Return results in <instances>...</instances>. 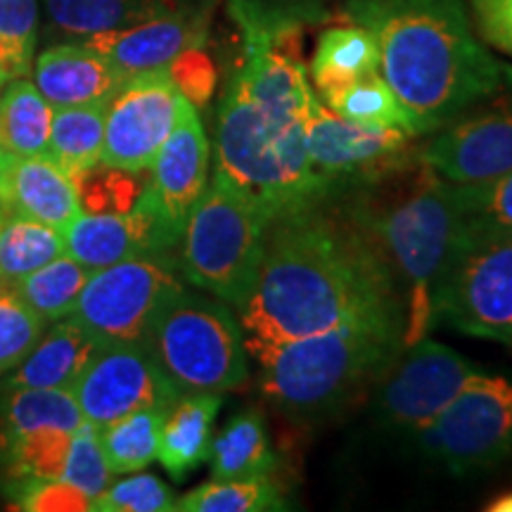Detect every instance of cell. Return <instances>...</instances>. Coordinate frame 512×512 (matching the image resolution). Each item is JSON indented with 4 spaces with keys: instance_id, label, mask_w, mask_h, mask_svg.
<instances>
[{
    "instance_id": "cell-1",
    "label": "cell",
    "mask_w": 512,
    "mask_h": 512,
    "mask_svg": "<svg viewBox=\"0 0 512 512\" xmlns=\"http://www.w3.org/2000/svg\"><path fill=\"white\" fill-rule=\"evenodd\" d=\"M375 316L406 318L399 283L337 195L268 223L259 273L238 309L249 354Z\"/></svg>"
},
{
    "instance_id": "cell-2",
    "label": "cell",
    "mask_w": 512,
    "mask_h": 512,
    "mask_svg": "<svg viewBox=\"0 0 512 512\" xmlns=\"http://www.w3.org/2000/svg\"><path fill=\"white\" fill-rule=\"evenodd\" d=\"M337 15L373 34L380 74L418 136L512 91V67L477 36L465 0H342Z\"/></svg>"
},
{
    "instance_id": "cell-3",
    "label": "cell",
    "mask_w": 512,
    "mask_h": 512,
    "mask_svg": "<svg viewBox=\"0 0 512 512\" xmlns=\"http://www.w3.org/2000/svg\"><path fill=\"white\" fill-rule=\"evenodd\" d=\"M337 197L387 259L403 297L406 347L418 342L432 328L434 294L467 242L456 183L415 155Z\"/></svg>"
},
{
    "instance_id": "cell-4",
    "label": "cell",
    "mask_w": 512,
    "mask_h": 512,
    "mask_svg": "<svg viewBox=\"0 0 512 512\" xmlns=\"http://www.w3.org/2000/svg\"><path fill=\"white\" fill-rule=\"evenodd\" d=\"M403 347V316L363 318L290 339L256 356L261 394L292 418H325L377 384Z\"/></svg>"
},
{
    "instance_id": "cell-5",
    "label": "cell",
    "mask_w": 512,
    "mask_h": 512,
    "mask_svg": "<svg viewBox=\"0 0 512 512\" xmlns=\"http://www.w3.org/2000/svg\"><path fill=\"white\" fill-rule=\"evenodd\" d=\"M306 114L309 107L256 100L235 72L223 88L216 124V174L245 188L271 221L330 197L313 174L306 152Z\"/></svg>"
},
{
    "instance_id": "cell-6",
    "label": "cell",
    "mask_w": 512,
    "mask_h": 512,
    "mask_svg": "<svg viewBox=\"0 0 512 512\" xmlns=\"http://www.w3.org/2000/svg\"><path fill=\"white\" fill-rule=\"evenodd\" d=\"M143 344L181 394H226L249 375L238 313L211 294L178 287L159 304Z\"/></svg>"
},
{
    "instance_id": "cell-7",
    "label": "cell",
    "mask_w": 512,
    "mask_h": 512,
    "mask_svg": "<svg viewBox=\"0 0 512 512\" xmlns=\"http://www.w3.org/2000/svg\"><path fill=\"white\" fill-rule=\"evenodd\" d=\"M271 219L245 188L223 174L207 183L181 238V275L235 309L247 302Z\"/></svg>"
},
{
    "instance_id": "cell-8",
    "label": "cell",
    "mask_w": 512,
    "mask_h": 512,
    "mask_svg": "<svg viewBox=\"0 0 512 512\" xmlns=\"http://www.w3.org/2000/svg\"><path fill=\"white\" fill-rule=\"evenodd\" d=\"M451 475L486 472L512 456V380L477 373L413 439Z\"/></svg>"
},
{
    "instance_id": "cell-9",
    "label": "cell",
    "mask_w": 512,
    "mask_h": 512,
    "mask_svg": "<svg viewBox=\"0 0 512 512\" xmlns=\"http://www.w3.org/2000/svg\"><path fill=\"white\" fill-rule=\"evenodd\" d=\"M178 287L183 280L174 254L133 256L91 273L67 318L100 347L143 342L159 304Z\"/></svg>"
},
{
    "instance_id": "cell-10",
    "label": "cell",
    "mask_w": 512,
    "mask_h": 512,
    "mask_svg": "<svg viewBox=\"0 0 512 512\" xmlns=\"http://www.w3.org/2000/svg\"><path fill=\"white\" fill-rule=\"evenodd\" d=\"M512 347V235L467 238L432 302V325Z\"/></svg>"
},
{
    "instance_id": "cell-11",
    "label": "cell",
    "mask_w": 512,
    "mask_h": 512,
    "mask_svg": "<svg viewBox=\"0 0 512 512\" xmlns=\"http://www.w3.org/2000/svg\"><path fill=\"white\" fill-rule=\"evenodd\" d=\"M477 373L482 368L470 358L422 337L403 347L377 380V420L384 430L415 439Z\"/></svg>"
},
{
    "instance_id": "cell-12",
    "label": "cell",
    "mask_w": 512,
    "mask_h": 512,
    "mask_svg": "<svg viewBox=\"0 0 512 512\" xmlns=\"http://www.w3.org/2000/svg\"><path fill=\"white\" fill-rule=\"evenodd\" d=\"M304 133L313 174L330 197L411 162L418 155L413 136L351 124L328 110L318 95L311 98Z\"/></svg>"
},
{
    "instance_id": "cell-13",
    "label": "cell",
    "mask_w": 512,
    "mask_h": 512,
    "mask_svg": "<svg viewBox=\"0 0 512 512\" xmlns=\"http://www.w3.org/2000/svg\"><path fill=\"white\" fill-rule=\"evenodd\" d=\"M72 392L98 432L143 408H171L183 396L143 342L100 347Z\"/></svg>"
},
{
    "instance_id": "cell-14",
    "label": "cell",
    "mask_w": 512,
    "mask_h": 512,
    "mask_svg": "<svg viewBox=\"0 0 512 512\" xmlns=\"http://www.w3.org/2000/svg\"><path fill=\"white\" fill-rule=\"evenodd\" d=\"M183 95L169 69L131 74L107 105L100 162L143 174L174 131Z\"/></svg>"
},
{
    "instance_id": "cell-15",
    "label": "cell",
    "mask_w": 512,
    "mask_h": 512,
    "mask_svg": "<svg viewBox=\"0 0 512 512\" xmlns=\"http://www.w3.org/2000/svg\"><path fill=\"white\" fill-rule=\"evenodd\" d=\"M418 159L456 185L489 183L512 171V95H494L430 133Z\"/></svg>"
},
{
    "instance_id": "cell-16",
    "label": "cell",
    "mask_w": 512,
    "mask_h": 512,
    "mask_svg": "<svg viewBox=\"0 0 512 512\" xmlns=\"http://www.w3.org/2000/svg\"><path fill=\"white\" fill-rule=\"evenodd\" d=\"M143 200L183 238L185 223L209 183V140L197 107L183 100L174 131L159 147Z\"/></svg>"
},
{
    "instance_id": "cell-17",
    "label": "cell",
    "mask_w": 512,
    "mask_h": 512,
    "mask_svg": "<svg viewBox=\"0 0 512 512\" xmlns=\"http://www.w3.org/2000/svg\"><path fill=\"white\" fill-rule=\"evenodd\" d=\"M64 254L95 273L133 256L162 254L181 245V235L140 197L126 214H79L62 228Z\"/></svg>"
},
{
    "instance_id": "cell-18",
    "label": "cell",
    "mask_w": 512,
    "mask_h": 512,
    "mask_svg": "<svg viewBox=\"0 0 512 512\" xmlns=\"http://www.w3.org/2000/svg\"><path fill=\"white\" fill-rule=\"evenodd\" d=\"M209 15L159 17L133 27L100 31L76 38L83 46L98 50L117 64L121 72L140 74L150 69L169 67L171 60L190 48H202L209 36Z\"/></svg>"
},
{
    "instance_id": "cell-19",
    "label": "cell",
    "mask_w": 512,
    "mask_h": 512,
    "mask_svg": "<svg viewBox=\"0 0 512 512\" xmlns=\"http://www.w3.org/2000/svg\"><path fill=\"white\" fill-rule=\"evenodd\" d=\"M0 211L62 230L81 214L72 176L50 155L19 157L0 150Z\"/></svg>"
},
{
    "instance_id": "cell-20",
    "label": "cell",
    "mask_w": 512,
    "mask_h": 512,
    "mask_svg": "<svg viewBox=\"0 0 512 512\" xmlns=\"http://www.w3.org/2000/svg\"><path fill=\"white\" fill-rule=\"evenodd\" d=\"M128 79L117 64L81 41L50 46L34 60V81L53 110L110 102Z\"/></svg>"
},
{
    "instance_id": "cell-21",
    "label": "cell",
    "mask_w": 512,
    "mask_h": 512,
    "mask_svg": "<svg viewBox=\"0 0 512 512\" xmlns=\"http://www.w3.org/2000/svg\"><path fill=\"white\" fill-rule=\"evenodd\" d=\"M216 0H46L50 29L69 41L159 17L214 15Z\"/></svg>"
},
{
    "instance_id": "cell-22",
    "label": "cell",
    "mask_w": 512,
    "mask_h": 512,
    "mask_svg": "<svg viewBox=\"0 0 512 512\" xmlns=\"http://www.w3.org/2000/svg\"><path fill=\"white\" fill-rule=\"evenodd\" d=\"M100 344L72 318L55 320L15 368L8 389H72Z\"/></svg>"
},
{
    "instance_id": "cell-23",
    "label": "cell",
    "mask_w": 512,
    "mask_h": 512,
    "mask_svg": "<svg viewBox=\"0 0 512 512\" xmlns=\"http://www.w3.org/2000/svg\"><path fill=\"white\" fill-rule=\"evenodd\" d=\"M221 403V394H183L166 411L157 460L176 482H183L192 470L207 463Z\"/></svg>"
},
{
    "instance_id": "cell-24",
    "label": "cell",
    "mask_w": 512,
    "mask_h": 512,
    "mask_svg": "<svg viewBox=\"0 0 512 512\" xmlns=\"http://www.w3.org/2000/svg\"><path fill=\"white\" fill-rule=\"evenodd\" d=\"M377 69H380V53L373 34L351 22L325 29L309 64L318 98Z\"/></svg>"
},
{
    "instance_id": "cell-25",
    "label": "cell",
    "mask_w": 512,
    "mask_h": 512,
    "mask_svg": "<svg viewBox=\"0 0 512 512\" xmlns=\"http://www.w3.org/2000/svg\"><path fill=\"white\" fill-rule=\"evenodd\" d=\"M211 479H254L275 470V453L259 411L238 413L209 448Z\"/></svg>"
},
{
    "instance_id": "cell-26",
    "label": "cell",
    "mask_w": 512,
    "mask_h": 512,
    "mask_svg": "<svg viewBox=\"0 0 512 512\" xmlns=\"http://www.w3.org/2000/svg\"><path fill=\"white\" fill-rule=\"evenodd\" d=\"M318 100L351 124L375 128V131H401L420 138L413 117L396 98L392 86L384 81L380 69L358 76L347 86L320 95Z\"/></svg>"
},
{
    "instance_id": "cell-27",
    "label": "cell",
    "mask_w": 512,
    "mask_h": 512,
    "mask_svg": "<svg viewBox=\"0 0 512 512\" xmlns=\"http://www.w3.org/2000/svg\"><path fill=\"white\" fill-rule=\"evenodd\" d=\"M53 107L36 83L17 76L0 93V150L10 155H48Z\"/></svg>"
},
{
    "instance_id": "cell-28",
    "label": "cell",
    "mask_w": 512,
    "mask_h": 512,
    "mask_svg": "<svg viewBox=\"0 0 512 512\" xmlns=\"http://www.w3.org/2000/svg\"><path fill=\"white\" fill-rule=\"evenodd\" d=\"M64 254L62 230L0 211V283L17 285Z\"/></svg>"
},
{
    "instance_id": "cell-29",
    "label": "cell",
    "mask_w": 512,
    "mask_h": 512,
    "mask_svg": "<svg viewBox=\"0 0 512 512\" xmlns=\"http://www.w3.org/2000/svg\"><path fill=\"white\" fill-rule=\"evenodd\" d=\"M110 102L53 110L48 155L69 176L81 174L100 162L105 143V117Z\"/></svg>"
},
{
    "instance_id": "cell-30",
    "label": "cell",
    "mask_w": 512,
    "mask_h": 512,
    "mask_svg": "<svg viewBox=\"0 0 512 512\" xmlns=\"http://www.w3.org/2000/svg\"><path fill=\"white\" fill-rule=\"evenodd\" d=\"M83 422L72 389H8L0 406V441L38 427L76 432Z\"/></svg>"
},
{
    "instance_id": "cell-31",
    "label": "cell",
    "mask_w": 512,
    "mask_h": 512,
    "mask_svg": "<svg viewBox=\"0 0 512 512\" xmlns=\"http://www.w3.org/2000/svg\"><path fill=\"white\" fill-rule=\"evenodd\" d=\"M88 278L91 271L86 266L69 254H62L12 287L46 323H55L72 313Z\"/></svg>"
},
{
    "instance_id": "cell-32",
    "label": "cell",
    "mask_w": 512,
    "mask_h": 512,
    "mask_svg": "<svg viewBox=\"0 0 512 512\" xmlns=\"http://www.w3.org/2000/svg\"><path fill=\"white\" fill-rule=\"evenodd\" d=\"M166 411L169 408H143L98 432L100 446L114 475L145 470L157 458Z\"/></svg>"
},
{
    "instance_id": "cell-33",
    "label": "cell",
    "mask_w": 512,
    "mask_h": 512,
    "mask_svg": "<svg viewBox=\"0 0 512 512\" xmlns=\"http://www.w3.org/2000/svg\"><path fill=\"white\" fill-rule=\"evenodd\" d=\"M72 434L74 432L57 430V427H38V430L0 441V463H3L8 482L60 479Z\"/></svg>"
},
{
    "instance_id": "cell-34",
    "label": "cell",
    "mask_w": 512,
    "mask_h": 512,
    "mask_svg": "<svg viewBox=\"0 0 512 512\" xmlns=\"http://www.w3.org/2000/svg\"><path fill=\"white\" fill-rule=\"evenodd\" d=\"M342 0H228V10L240 31L283 34L325 24L335 17Z\"/></svg>"
},
{
    "instance_id": "cell-35",
    "label": "cell",
    "mask_w": 512,
    "mask_h": 512,
    "mask_svg": "<svg viewBox=\"0 0 512 512\" xmlns=\"http://www.w3.org/2000/svg\"><path fill=\"white\" fill-rule=\"evenodd\" d=\"M181 512H271L287 510L285 498L268 477L214 479L176 501Z\"/></svg>"
},
{
    "instance_id": "cell-36",
    "label": "cell",
    "mask_w": 512,
    "mask_h": 512,
    "mask_svg": "<svg viewBox=\"0 0 512 512\" xmlns=\"http://www.w3.org/2000/svg\"><path fill=\"white\" fill-rule=\"evenodd\" d=\"M136 171L114 169L98 162L72 176L81 214H126L136 207L145 183Z\"/></svg>"
},
{
    "instance_id": "cell-37",
    "label": "cell",
    "mask_w": 512,
    "mask_h": 512,
    "mask_svg": "<svg viewBox=\"0 0 512 512\" xmlns=\"http://www.w3.org/2000/svg\"><path fill=\"white\" fill-rule=\"evenodd\" d=\"M467 238L512 235V171L489 183L456 185Z\"/></svg>"
},
{
    "instance_id": "cell-38",
    "label": "cell",
    "mask_w": 512,
    "mask_h": 512,
    "mask_svg": "<svg viewBox=\"0 0 512 512\" xmlns=\"http://www.w3.org/2000/svg\"><path fill=\"white\" fill-rule=\"evenodd\" d=\"M46 320L12 285L0 283V377L15 370L46 332Z\"/></svg>"
},
{
    "instance_id": "cell-39",
    "label": "cell",
    "mask_w": 512,
    "mask_h": 512,
    "mask_svg": "<svg viewBox=\"0 0 512 512\" xmlns=\"http://www.w3.org/2000/svg\"><path fill=\"white\" fill-rule=\"evenodd\" d=\"M38 0H0V69L29 76L34 67Z\"/></svg>"
},
{
    "instance_id": "cell-40",
    "label": "cell",
    "mask_w": 512,
    "mask_h": 512,
    "mask_svg": "<svg viewBox=\"0 0 512 512\" xmlns=\"http://www.w3.org/2000/svg\"><path fill=\"white\" fill-rule=\"evenodd\" d=\"M112 477L114 472L100 446L98 430L83 422V427L72 434L67 463H64L60 479L76 486L93 501L112 484Z\"/></svg>"
},
{
    "instance_id": "cell-41",
    "label": "cell",
    "mask_w": 512,
    "mask_h": 512,
    "mask_svg": "<svg viewBox=\"0 0 512 512\" xmlns=\"http://www.w3.org/2000/svg\"><path fill=\"white\" fill-rule=\"evenodd\" d=\"M174 491L169 484L155 475H133L124 482L110 484L98 498H93V508L98 512H174Z\"/></svg>"
},
{
    "instance_id": "cell-42",
    "label": "cell",
    "mask_w": 512,
    "mask_h": 512,
    "mask_svg": "<svg viewBox=\"0 0 512 512\" xmlns=\"http://www.w3.org/2000/svg\"><path fill=\"white\" fill-rule=\"evenodd\" d=\"M12 508L27 512H86L93 501L62 479H19L5 484Z\"/></svg>"
},
{
    "instance_id": "cell-43",
    "label": "cell",
    "mask_w": 512,
    "mask_h": 512,
    "mask_svg": "<svg viewBox=\"0 0 512 512\" xmlns=\"http://www.w3.org/2000/svg\"><path fill=\"white\" fill-rule=\"evenodd\" d=\"M169 76L190 105L197 110L207 105L216 88V69L202 48H190L169 62Z\"/></svg>"
},
{
    "instance_id": "cell-44",
    "label": "cell",
    "mask_w": 512,
    "mask_h": 512,
    "mask_svg": "<svg viewBox=\"0 0 512 512\" xmlns=\"http://www.w3.org/2000/svg\"><path fill=\"white\" fill-rule=\"evenodd\" d=\"M467 10L486 46L512 57V0H467Z\"/></svg>"
},
{
    "instance_id": "cell-45",
    "label": "cell",
    "mask_w": 512,
    "mask_h": 512,
    "mask_svg": "<svg viewBox=\"0 0 512 512\" xmlns=\"http://www.w3.org/2000/svg\"><path fill=\"white\" fill-rule=\"evenodd\" d=\"M489 512H512V491H505V494L496 496L494 501L486 505Z\"/></svg>"
}]
</instances>
